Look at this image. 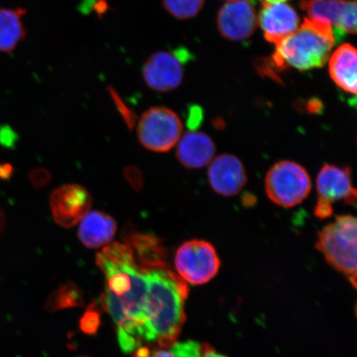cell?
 <instances>
[{"label": "cell", "mask_w": 357, "mask_h": 357, "mask_svg": "<svg viewBox=\"0 0 357 357\" xmlns=\"http://www.w3.org/2000/svg\"><path fill=\"white\" fill-rule=\"evenodd\" d=\"M336 43L331 25L306 17L296 32L276 45L271 59L282 70L320 68L327 63Z\"/></svg>", "instance_id": "6da1fadb"}, {"label": "cell", "mask_w": 357, "mask_h": 357, "mask_svg": "<svg viewBox=\"0 0 357 357\" xmlns=\"http://www.w3.org/2000/svg\"><path fill=\"white\" fill-rule=\"evenodd\" d=\"M356 218L350 214L336 217L318 233L316 248L335 270L356 284Z\"/></svg>", "instance_id": "7a4b0ae2"}, {"label": "cell", "mask_w": 357, "mask_h": 357, "mask_svg": "<svg viewBox=\"0 0 357 357\" xmlns=\"http://www.w3.org/2000/svg\"><path fill=\"white\" fill-rule=\"evenodd\" d=\"M311 188V178L307 169L291 160L276 162L265 178L267 197L283 208L301 204L309 196Z\"/></svg>", "instance_id": "3957f363"}, {"label": "cell", "mask_w": 357, "mask_h": 357, "mask_svg": "<svg viewBox=\"0 0 357 357\" xmlns=\"http://www.w3.org/2000/svg\"><path fill=\"white\" fill-rule=\"evenodd\" d=\"M183 130L178 116L167 107L155 106L142 114L138 121V140L146 149L167 153L180 141Z\"/></svg>", "instance_id": "277c9868"}, {"label": "cell", "mask_w": 357, "mask_h": 357, "mask_svg": "<svg viewBox=\"0 0 357 357\" xmlns=\"http://www.w3.org/2000/svg\"><path fill=\"white\" fill-rule=\"evenodd\" d=\"M175 266L177 275L187 284L201 285L215 278L221 261L211 243L194 239L187 241L177 249Z\"/></svg>", "instance_id": "5b68a950"}, {"label": "cell", "mask_w": 357, "mask_h": 357, "mask_svg": "<svg viewBox=\"0 0 357 357\" xmlns=\"http://www.w3.org/2000/svg\"><path fill=\"white\" fill-rule=\"evenodd\" d=\"M317 191L314 215L320 220L333 215L334 203L342 201L351 206L356 204V190L352 185L349 167L324 165L317 177Z\"/></svg>", "instance_id": "8992f818"}, {"label": "cell", "mask_w": 357, "mask_h": 357, "mask_svg": "<svg viewBox=\"0 0 357 357\" xmlns=\"http://www.w3.org/2000/svg\"><path fill=\"white\" fill-rule=\"evenodd\" d=\"M184 52H158L142 67V77L147 87L156 92H169L181 86L184 77Z\"/></svg>", "instance_id": "52a82bcc"}, {"label": "cell", "mask_w": 357, "mask_h": 357, "mask_svg": "<svg viewBox=\"0 0 357 357\" xmlns=\"http://www.w3.org/2000/svg\"><path fill=\"white\" fill-rule=\"evenodd\" d=\"M303 10L310 19L327 22L333 26L335 38L356 33V3L347 0H303Z\"/></svg>", "instance_id": "ba28073f"}, {"label": "cell", "mask_w": 357, "mask_h": 357, "mask_svg": "<svg viewBox=\"0 0 357 357\" xmlns=\"http://www.w3.org/2000/svg\"><path fill=\"white\" fill-rule=\"evenodd\" d=\"M92 199L82 185L70 184L53 191L50 205L58 225L69 229L82 221L91 208Z\"/></svg>", "instance_id": "9c48e42d"}, {"label": "cell", "mask_w": 357, "mask_h": 357, "mask_svg": "<svg viewBox=\"0 0 357 357\" xmlns=\"http://www.w3.org/2000/svg\"><path fill=\"white\" fill-rule=\"evenodd\" d=\"M218 31L230 41H243L255 32L258 16L250 0H233L223 6L217 17Z\"/></svg>", "instance_id": "30bf717a"}, {"label": "cell", "mask_w": 357, "mask_h": 357, "mask_svg": "<svg viewBox=\"0 0 357 357\" xmlns=\"http://www.w3.org/2000/svg\"><path fill=\"white\" fill-rule=\"evenodd\" d=\"M208 181L214 192L230 197L243 190L248 176L243 162L236 156L222 154L209 164Z\"/></svg>", "instance_id": "8fae6325"}, {"label": "cell", "mask_w": 357, "mask_h": 357, "mask_svg": "<svg viewBox=\"0 0 357 357\" xmlns=\"http://www.w3.org/2000/svg\"><path fill=\"white\" fill-rule=\"evenodd\" d=\"M258 22L266 41L275 46L300 28L296 11L284 3L263 2Z\"/></svg>", "instance_id": "7c38bea8"}, {"label": "cell", "mask_w": 357, "mask_h": 357, "mask_svg": "<svg viewBox=\"0 0 357 357\" xmlns=\"http://www.w3.org/2000/svg\"><path fill=\"white\" fill-rule=\"evenodd\" d=\"M123 241L132 250L136 265L142 271L167 267V250L162 240L150 234L124 231Z\"/></svg>", "instance_id": "4fadbf2b"}, {"label": "cell", "mask_w": 357, "mask_h": 357, "mask_svg": "<svg viewBox=\"0 0 357 357\" xmlns=\"http://www.w3.org/2000/svg\"><path fill=\"white\" fill-rule=\"evenodd\" d=\"M215 151V144L206 133L190 131L181 136L176 155L185 167L199 169L211 163Z\"/></svg>", "instance_id": "5bb4252c"}, {"label": "cell", "mask_w": 357, "mask_h": 357, "mask_svg": "<svg viewBox=\"0 0 357 357\" xmlns=\"http://www.w3.org/2000/svg\"><path fill=\"white\" fill-rule=\"evenodd\" d=\"M356 48L349 43L342 44L333 52L329 59V73L337 86L343 91L356 93Z\"/></svg>", "instance_id": "9a60e30c"}, {"label": "cell", "mask_w": 357, "mask_h": 357, "mask_svg": "<svg viewBox=\"0 0 357 357\" xmlns=\"http://www.w3.org/2000/svg\"><path fill=\"white\" fill-rule=\"evenodd\" d=\"M117 223L108 214L88 213L80 223L79 238L89 248H98L108 244L114 238Z\"/></svg>", "instance_id": "2e32d148"}, {"label": "cell", "mask_w": 357, "mask_h": 357, "mask_svg": "<svg viewBox=\"0 0 357 357\" xmlns=\"http://www.w3.org/2000/svg\"><path fill=\"white\" fill-rule=\"evenodd\" d=\"M24 8H0V52L10 53L26 37Z\"/></svg>", "instance_id": "e0dca14e"}, {"label": "cell", "mask_w": 357, "mask_h": 357, "mask_svg": "<svg viewBox=\"0 0 357 357\" xmlns=\"http://www.w3.org/2000/svg\"><path fill=\"white\" fill-rule=\"evenodd\" d=\"M84 305V296L82 290L73 282H66L60 285L53 291L47 301L48 311H57L69 307Z\"/></svg>", "instance_id": "ac0fdd59"}, {"label": "cell", "mask_w": 357, "mask_h": 357, "mask_svg": "<svg viewBox=\"0 0 357 357\" xmlns=\"http://www.w3.org/2000/svg\"><path fill=\"white\" fill-rule=\"evenodd\" d=\"M205 0H162L166 11L177 20L192 19L204 6Z\"/></svg>", "instance_id": "d6986e66"}, {"label": "cell", "mask_w": 357, "mask_h": 357, "mask_svg": "<svg viewBox=\"0 0 357 357\" xmlns=\"http://www.w3.org/2000/svg\"><path fill=\"white\" fill-rule=\"evenodd\" d=\"M100 312L96 309V305L92 303L80 320V328L88 334L95 333L100 327Z\"/></svg>", "instance_id": "ffe728a7"}, {"label": "cell", "mask_w": 357, "mask_h": 357, "mask_svg": "<svg viewBox=\"0 0 357 357\" xmlns=\"http://www.w3.org/2000/svg\"><path fill=\"white\" fill-rule=\"evenodd\" d=\"M172 352L176 357H200L202 345L195 342H176L172 347Z\"/></svg>", "instance_id": "44dd1931"}, {"label": "cell", "mask_w": 357, "mask_h": 357, "mask_svg": "<svg viewBox=\"0 0 357 357\" xmlns=\"http://www.w3.org/2000/svg\"><path fill=\"white\" fill-rule=\"evenodd\" d=\"M124 176L134 190H141L144 186V176L139 169L133 166L127 167L124 169Z\"/></svg>", "instance_id": "7402d4cb"}, {"label": "cell", "mask_w": 357, "mask_h": 357, "mask_svg": "<svg viewBox=\"0 0 357 357\" xmlns=\"http://www.w3.org/2000/svg\"><path fill=\"white\" fill-rule=\"evenodd\" d=\"M51 178V174L44 169H34L30 174V180L32 181L33 186L37 187V188H42V187L47 185Z\"/></svg>", "instance_id": "603a6c76"}, {"label": "cell", "mask_w": 357, "mask_h": 357, "mask_svg": "<svg viewBox=\"0 0 357 357\" xmlns=\"http://www.w3.org/2000/svg\"><path fill=\"white\" fill-rule=\"evenodd\" d=\"M13 174V167L10 164H0V178L8 180Z\"/></svg>", "instance_id": "cb8c5ba5"}, {"label": "cell", "mask_w": 357, "mask_h": 357, "mask_svg": "<svg viewBox=\"0 0 357 357\" xmlns=\"http://www.w3.org/2000/svg\"><path fill=\"white\" fill-rule=\"evenodd\" d=\"M200 357H226L213 349V348L208 344L202 345V352H201Z\"/></svg>", "instance_id": "d4e9b609"}, {"label": "cell", "mask_w": 357, "mask_h": 357, "mask_svg": "<svg viewBox=\"0 0 357 357\" xmlns=\"http://www.w3.org/2000/svg\"><path fill=\"white\" fill-rule=\"evenodd\" d=\"M6 227V216L3 211H0V236L3 235Z\"/></svg>", "instance_id": "484cf974"}, {"label": "cell", "mask_w": 357, "mask_h": 357, "mask_svg": "<svg viewBox=\"0 0 357 357\" xmlns=\"http://www.w3.org/2000/svg\"><path fill=\"white\" fill-rule=\"evenodd\" d=\"M151 357H176L175 355L172 354L171 351H167L165 350H159L158 351L153 352V355Z\"/></svg>", "instance_id": "4316f807"}, {"label": "cell", "mask_w": 357, "mask_h": 357, "mask_svg": "<svg viewBox=\"0 0 357 357\" xmlns=\"http://www.w3.org/2000/svg\"><path fill=\"white\" fill-rule=\"evenodd\" d=\"M287 0H266L267 3H284Z\"/></svg>", "instance_id": "83f0119b"}, {"label": "cell", "mask_w": 357, "mask_h": 357, "mask_svg": "<svg viewBox=\"0 0 357 357\" xmlns=\"http://www.w3.org/2000/svg\"><path fill=\"white\" fill-rule=\"evenodd\" d=\"M227 1H233V0H227Z\"/></svg>", "instance_id": "f1b7e54d"}, {"label": "cell", "mask_w": 357, "mask_h": 357, "mask_svg": "<svg viewBox=\"0 0 357 357\" xmlns=\"http://www.w3.org/2000/svg\"><path fill=\"white\" fill-rule=\"evenodd\" d=\"M79 357H87V356H79Z\"/></svg>", "instance_id": "f546056e"}]
</instances>
